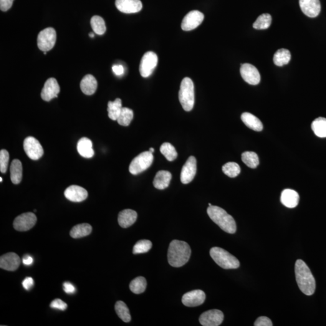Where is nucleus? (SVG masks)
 <instances>
[{
	"label": "nucleus",
	"mask_w": 326,
	"mask_h": 326,
	"mask_svg": "<svg viewBox=\"0 0 326 326\" xmlns=\"http://www.w3.org/2000/svg\"><path fill=\"white\" fill-rule=\"evenodd\" d=\"M295 277L301 291L307 295L314 294L316 282L309 267L302 260H297L295 265Z\"/></svg>",
	"instance_id": "f257e3e1"
},
{
	"label": "nucleus",
	"mask_w": 326,
	"mask_h": 326,
	"mask_svg": "<svg viewBox=\"0 0 326 326\" xmlns=\"http://www.w3.org/2000/svg\"><path fill=\"white\" fill-rule=\"evenodd\" d=\"M191 249L186 242L173 240L169 245L168 258L169 264L173 267L184 266L191 256Z\"/></svg>",
	"instance_id": "f03ea898"
},
{
	"label": "nucleus",
	"mask_w": 326,
	"mask_h": 326,
	"mask_svg": "<svg viewBox=\"0 0 326 326\" xmlns=\"http://www.w3.org/2000/svg\"><path fill=\"white\" fill-rule=\"evenodd\" d=\"M207 214L210 218L222 230L230 234H234L236 232L237 230L236 222L233 217L227 213L223 209L217 206H209L207 209Z\"/></svg>",
	"instance_id": "7ed1b4c3"
},
{
	"label": "nucleus",
	"mask_w": 326,
	"mask_h": 326,
	"mask_svg": "<svg viewBox=\"0 0 326 326\" xmlns=\"http://www.w3.org/2000/svg\"><path fill=\"white\" fill-rule=\"evenodd\" d=\"M210 254L214 261L222 268L225 269H237L240 267L239 260L221 248H212Z\"/></svg>",
	"instance_id": "20e7f679"
},
{
	"label": "nucleus",
	"mask_w": 326,
	"mask_h": 326,
	"mask_svg": "<svg viewBox=\"0 0 326 326\" xmlns=\"http://www.w3.org/2000/svg\"><path fill=\"white\" fill-rule=\"evenodd\" d=\"M179 100L184 110H192L194 104V89L193 82L189 77H185L182 80Z\"/></svg>",
	"instance_id": "39448f33"
},
{
	"label": "nucleus",
	"mask_w": 326,
	"mask_h": 326,
	"mask_svg": "<svg viewBox=\"0 0 326 326\" xmlns=\"http://www.w3.org/2000/svg\"><path fill=\"white\" fill-rule=\"evenodd\" d=\"M153 153L150 151L144 152L134 158L129 168L130 173L136 175L147 170L153 163Z\"/></svg>",
	"instance_id": "423d86ee"
},
{
	"label": "nucleus",
	"mask_w": 326,
	"mask_h": 326,
	"mask_svg": "<svg viewBox=\"0 0 326 326\" xmlns=\"http://www.w3.org/2000/svg\"><path fill=\"white\" fill-rule=\"evenodd\" d=\"M57 41V32L52 27H48L39 32L38 36V46L43 52L50 51Z\"/></svg>",
	"instance_id": "0eeeda50"
},
{
	"label": "nucleus",
	"mask_w": 326,
	"mask_h": 326,
	"mask_svg": "<svg viewBox=\"0 0 326 326\" xmlns=\"http://www.w3.org/2000/svg\"><path fill=\"white\" fill-rule=\"evenodd\" d=\"M158 64L157 55L153 52H148L143 55L140 65L141 77H148L155 70Z\"/></svg>",
	"instance_id": "6e6552de"
},
{
	"label": "nucleus",
	"mask_w": 326,
	"mask_h": 326,
	"mask_svg": "<svg viewBox=\"0 0 326 326\" xmlns=\"http://www.w3.org/2000/svg\"><path fill=\"white\" fill-rule=\"evenodd\" d=\"M24 150L27 155L33 160H38L42 157L44 150L37 139L28 136L24 141Z\"/></svg>",
	"instance_id": "1a4fd4ad"
},
{
	"label": "nucleus",
	"mask_w": 326,
	"mask_h": 326,
	"mask_svg": "<svg viewBox=\"0 0 326 326\" xmlns=\"http://www.w3.org/2000/svg\"><path fill=\"white\" fill-rule=\"evenodd\" d=\"M37 217L32 212L24 213L17 216L14 220V227L19 231H26L32 229L36 224Z\"/></svg>",
	"instance_id": "9d476101"
},
{
	"label": "nucleus",
	"mask_w": 326,
	"mask_h": 326,
	"mask_svg": "<svg viewBox=\"0 0 326 326\" xmlns=\"http://www.w3.org/2000/svg\"><path fill=\"white\" fill-rule=\"evenodd\" d=\"M224 313L217 309L210 310L201 314L199 323L204 326H218L224 320Z\"/></svg>",
	"instance_id": "9b49d317"
},
{
	"label": "nucleus",
	"mask_w": 326,
	"mask_h": 326,
	"mask_svg": "<svg viewBox=\"0 0 326 326\" xmlns=\"http://www.w3.org/2000/svg\"><path fill=\"white\" fill-rule=\"evenodd\" d=\"M204 15L198 11H192L184 18L181 23L182 29L184 31H191L196 29L203 22Z\"/></svg>",
	"instance_id": "f8f14e48"
},
{
	"label": "nucleus",
	"mask_w": 326,
	"mask_h": 326,
	"mask_svg": "<svg viewBox=\"0 0 326 326\" xmlns=\"http://www.w3.org/2000/svg\"><path fill=\"white\" fill-rule=\"evenodd\" d=\"M197 171L196 160L193 156L188 158L182 168L181 181L184 184L190 183L196 175Z\"/></svg>",
	"instance_id": "ddd939ff"
},
{
	"label": "nucleus",
	"mask_w": 326,
	"mask_h": 326,
	"mask_svg": "<svg viewBox=\"0 0 326 326\" xmlns=\"http://www.w3.org/2000/svg\"><path fill=\"white\" fill-rule=\"evenodd\" d=\"M241 75L245 82L250 85H256L260 82V75L256 67L250 64H244L241 65Z\"/></svg>",
	"instance_id": "4468645a"
},
{
	"label": "nucleus",
	"mask_w": 326,
	"mask_h": 326,
	"mask_svg": "<svg viewBox=\"0 0 326 326\" xmlns=\"http://www.w3.org/2000/svg\"><path fill=\"white\" fill-rule=\"evenodd\" d=\"M206 294L201 290H194L186 293L182 298V303L188 307H196L200 306L206 300Z\"/></svg>",
	"instance_id": "2eb2a0df"
},
{
	"label": "nucleus",
	"mask_w": 326,
	"mask_h": 326,
	"mask_svg": "<svg viewBox=\"0 0 326 326\" xmlns=\"http://www.w3.org/2000/svg\"><path fill=\"white\" fill-rule=\"evenodd\" d=\"M115 4L118 11L125 14L137 13L143 7L140 0H115Z\"/></svg>",
	"instance_id": "dca6fc26"
},
{
	"label": "nucleus",
	"mask_w": 326,
	"mask_h": 326,
	"mask_svg": "<svg viewBox=\"0 0 326 326\" xmlns=\"http://www.w3.org/2000/svg\"><path fill=\"white\" fill-rule=\"evenodd\" d=\"M60 92V87L55 78H50L45 82L41 92V97L43 100L49 102L55 97Z\"/></svg>",
	"instance_id": "f3484780"
},
{
	"label": "nucleus",
	"mask_w": 326,
	"mask_h": 326,
	"mask_svg": "<svg viewBox=\"0 0 326 326\" xmlns=\"http://www.w3.org/2000/svg\"><path fill=\"white\" fill-rule=\"evenodd\" d=\"M21 259L14 252H9L2 255L0 258V267L9 271H14L21 264Z\"/></svg>",
	"instance_id": "a211bd4d"
},
{
	"label": "nucleus",
	"mask_w": 326,
	"mask_h": 326,
	"mask_svg": "<svg viewBox=\"0 0 326 326\" xmlns=\"http://www.w3.org/2000/svg\"><path fill=\"white\" fill-rule=\"evenodd\" d=\"M299 4L303 14L307 17L315 18L320 13V0H299Z\"/></svg>",
	"instance_id": "6ab92c4d"
},
{
	"label": "nucleus",
	"mask_w": 326,
	"mask_h": 326,
	"mask_svg": "<svg viewBox=\"0 0 326 326\" xmlns=\"http://www.w3.org/2000/svg\"><path fill=\"white\" fill-rule=\"evenodd\" d=\"M64 195L70 201L80 203L87 198L88 192L82 187L73 185L65 191Z\"/></svg>",
	"instance_id": "aec40b11"
},
{
	"label": "nucleus",
	"mask_w": 326,
	"mask_h": 326,
	"mask_svg": "<svg viewBox=\"0 0 326 326\" xmlns=\"http://www.w3.org/2000/svg\"><path fill=\"white\" fill-rule=\"evenodd\" d=\"M280 201L288 208H295L299 203V194L296 191L291 189H285L282 192Z\"/></svg>",
	"instance_id": "412c9836"
},
{
	"label": "nucleus",
	"mask_w": 326,
	"mask_h": 326,
	"mask_svg": "<svg viewBox=\"0 0 326 326\" xmlns=\"http://www.w3.org/2000/svg\"><path fill=\"white\" fill-rule=\"evenodd\" d=\"M137 219V213L131 209H126L118 214V222L122 228H128L135 223Z\"/></svg>",
	"instance_id": "4be33fe9"
},
{
	"label": "nucleus",
	"mask_w": 326,
	"mask_h": 326,
	"mask_svg": "<svg viewBox=\"0 0 326 326\" xmlns=\"http://www.w3.org/2000/svg\"><path fill=\"white\" fill-rule=\"evenodd\" d=\"M80 89L85 95L90 96L94 94L97 88V82L92 75H87L83 77L80 82Z\"/></svg>",
	"instance_id": "5701e85b"
},
{
	"label": "nucleus",
	"mask_w": 326,
	"mask_h": 326,
	"mask_svg": "<svg viewBox=\"0 0 326 326\" xmlns=\"http://www.w3.org/2000/svg\"><path fill=\"white\" fill-rule=\"evenodd\" d=\"M77 150L80 155L84 158H92L95 155L92 141L88 138L83 137L80 139L77 143Z\"/></svg>",
	"instance_id": "b1692460"
},
{
	"label": "nucleus",
	"mask_w": 326,
	"mask_h": 326,
	"mask_svg": "<svg viewBox=\"0 0 326 326\" xmlns=\"http://www.w3.org/2000/svg\"><path fill=\"white\" fill-rule=\"evenodd\" d=\"M172 179V174L169 171H160L156 173L153 181L154 187L159 190L168 188Z\"/></svg>",
	"instance_id": "393cba45"
},
{
	"label": "nucleus",
	"mask_w": 326,
	"mask_h": 326,
	"mask_svg": "<svg viewBox=\"0 0 326 326\" xmlns=\"http://www.w3.org/2000/svg\"><path fill=\"white\" fill-rule=\"evenodd\" d=\"M241 119L245 125L251 130L256 131H262L263 125L261 121L252 114L249 113L242 114Z\"/></svg>",
	"instance_id": "a878e982"
},
{
	"label": "nucleus",
	"mask_w": 326,
	"mask_h": 326,
	"mask_svg": "<svg viewBox=\"0 0 326 326\" xmlns=\"http://www.w3.org/2000/svg\"><path fill=\"white\" fill-rule=\"evenodd\" d=\"M92 231V226L88 224L83 223L73 227L72 230L70 232V234L73 238L79 239L88 236Z\"/></svg>",
	"instance_id": "bb28decb"
},
{
	"label": "nucleus",
	"mask_w": 326,
	"mask_h": 326,
	"mask_svg": "<svg viewBox=\"0 0 326 326\" xmlns=\"http://www.w3.org/2000/svg\"><path fill=\"white\" fill-rule=\"evenodd\" d=\"M10 171L12 183L14 184L21 183L22 178V166L21 161L17 159L12 161Z\"/></svg>",
	"instance_id": "cd10ccee"
},
{
	"label": "nucleus",
	"mask_w": 326,
	"mask_h": 326,
	"mask_svg": "<svg viewBox=\"0 0 326 326\" xmlns=\"http://www.w3.org/2000/svg\"><path fill=\"white\" fill-rule=\"evenodd\" d=\"M122 108V100L120 98H116L114 102L110 101L108 104V117L111 120H117Z\"/></svg>",
	"instance_id": "c85d7f7f"
},
{
	"label": "nucleus",
	"mask_w": 326,
	"mask_h": 326,
	"mask_svg": "<svg viewBox=\"0 0 326 326\" xmlns=\"http://www.w3.org/2000/svg\"><path fill=\"white\" fill-rule=\"evenodd\" d=\"M290 58H291V55L289 50L282 49L277 50L275 53L273 60L277 66L282 67L289 62Z\"/></svg>",
	"instance_id": "c756f323"
},
{
	"label": "nucleus",
	"mask_w": 326,
	"mask_h": 326,
	"mask_svg": "<svg viewBox=\"0 0 326 326\" xmlns=\"http://www.w3.org/2000/svg\"><path fill=\"white\" fill-rule=\"evenodd\" d=\"M312 130L315 134L320 138L326 137V118L318 117L313 121Z\"/></svg>",
	"instance_id": "7c9ffc66"
},
{
	"label": "nucleus",
	"mask_w": 326,
	"mask_h": 326,
	"mask_svg": "<svg viewBox=\"0 0 326 326\" xmlns=\"http://www.w3.org/2000/svg\"><path fill=\"white\" fill-rule=\"evenodd\" d=\"M147 282L145 277H138L131 282L130 288L134 294H140L145 291Z\"/></svg>",
	"instance_id": "2f4dec72"
},
{
	"label": "nucleus",
	"mask_w": 326,
	"mask_h": 326,
	"mask_svg": "<svg viewBox=\"0 0 326 326\" xmlns=\"http://www.w3.org/2000/svg\"><path fill=\"white\" fill-rule=\"evenodd\" d=\"M115 312L117 313L118 317L122 319L124 322L129 323L131 320L130 310H129L127 306L122 301H118L115 303Z\"/></svg>",
	"instance_id": "473e14b6"
},
{
	"label": "nucleus",
	"mask_w": 326,
	"mask_h": 326,
	"mask_svg": "<svg viewBox=\"0 0 326 326\" xmlns=\"http://www.w3.org/2000/svg\"><path fill=\"white\" fill-rule=\"evenodd\" d=\"M242 160L250 168H256L259 164L258 155L253 152H245L242 154Z\"/></svg>",
	"instance_id": "72a5a7b5"
},
{
	"label": "nucleus",
	"mask_w": 326,
	"mask_h": 326,
	"mask_svg": "<svg viewBox=\"0 0 326 326\" xmlns=\"http://www.w3.org/2000/svg\"><path fill=\"white\" fill-rule=\"evenodd\" d=\"M91 26L95 34L102 35L106 32V26L104 19L99 16L93 17L91 19Z\"/></svg>",
	"instance_id": "f704fd0d"
},
{
	"label": "nucleus",
	"mask_w": 326,
	"mask_h": 326,
	"mask_svg": "<svg viewBox=\"0 0 326 326\" xmlns=\"http://www.w3.org/2000/svg\"><path fill=\"white\" fill-rule=\"evenodd\" d=\"M160 152L169 161H173L178 156L175 147L169 143H164L160 147Z\"/></svg>",
	"instance_id": "c9c22d12"
},
{
	"label": "nucleus",
	"mask_w": 326,
	"mask_h": 326,
	"mask_svg": "<svg viewBox=\"0 0 326 326\" xmlns=\"http://www.w3.org/2000/svg\"><path fill=\"white\" fill-rule=\"evenodd\" d=\"M272 18L268 14H264L258 17L253 24V27L257 30L268 29L271 26Z\"/></svg>",
	"instance_id": "e433bc0d"
},
{
	"label": "nucleus",
	"mask_w": 326,
	"mask_h": 326,
	"mask_svg": "<svg viewBox=\"0 0 326 326\" xmlns=\"http://www.w3.org/2000/svg\"><path fill=\"white\" fill-rule=\"evenodd\" d=\"M133 117L134 113L132 110L128 108H122L117 121L121 126H128L130 125Z\"/></svg>",
	"instance_id": "4c0bfd02"
},
{
	"label": "nucleus",
	"mask_w": 326,
	"mask_h": 326,
	"mask_svg": "<svg viewBox=\"0 0 326 326\" xmlns=\"http://www.w3.org/2000/svg\"><path fill=\"white\" fill-rule=\"evenodd\" d=\"M222 171L226 175L230 178H235L241 173V168L236 163L229 162L222 166Z\"/></svg>",
	"instance_id": "58836bf2"
},
{
	"label": "nucleus",
	"mask_w": 326,
	"mask_h": 326,
	"mask_svg": "<svg viewBox=\"0 0 326 326\" xmlns=\"http://www.w3.org/2000/svg\"><path fill=\"white\" fill-rule=\"evenodd\" d=\"M153 244L148 240H141L134 245L133 248V254H138L147 252L151 249Z\"/></svg>",
	"instance_id": "ea45409f"
},
{
	"label": "nucleus",
	"mask_w": 326,
	"mask_h": 326,
	"mask_svg": "<svg viewBox=\"0 0 326 326\" xmlns=\"http://www.w3.org/2000/svg\"><path fill=\"white\" fill-rule=\"evenodd\" d=\"M9 160L8 152L5 150L0 151V171L2 173H6Z\"/></svg>",
	"instance_id": "a19ab883"
},
{
	"label": "nucleus",
	"mask_w": 326,
	"mask_h": 326,
	"mask_svg": "<svg viewBox=\"0 0 326 326\" xmlns=\"http://www.w3.org/2000/svg\"><path fill=\"white\" fill-rule=\"evenodd\" d=\"M50 307L60 310H66L67 305L60 299H55L50 303Z\"/></svg>",
	"instance_id": "79ce46f5"
},
{
	"label": "nucleus",
	"mask_w": 326,
	"mask_h": 326,
	"mask_svg": "<svg viewBox=\"0 0 326 326\" xmlns=\"http://www.w3.org/2000/svg\"><path fill=\"white\" fill-rule=\"evenodd\" d=\"M255 326H272V323L269 318L267 317H260L257 318L254 323Z\"/></svg>",
	"instance_id": "37998d69"
},
{
	"label": "nucleus",
	"mask_w": 326,
	"mask_h": 326,
	"mask_svg": "<svg viewBox=\"0 0 326 326\" xmlns=\"http://www.w3.org/2000/svg\"><path fill=\"white\" fill-rule=\"evenodd\" d=\"M14 1V0H0V9H1V11L3 12L8 11L9 9H11L12 4H13Z\"/></svg>",
	"instance_id": "c03bdc74"
},
{
	"label": "nucleus",
	"mask_w": 326,
	"mask_h": 326,
	"mask_svg": "<svg viewBox=\"0 0 326 326\" xmlns=\"http://www.w3.org/2000/svg\"><path fill=\"white\" fill-rule=\"evenodd\" d=\"M63 288H64V291L68 294H74L76 292L75 287L70 282H65L63 285Z\"/></svg>",
	"instance_id": "a18cd8bd"
},
{
	"label": "nucleus",
	"mask_w": 326,
	"mask_h": 326,
	"mask_svg": "<svg viewBox=\"0 0 326 326\" xmlns=\"http://www.w3.org/2000/svg\"><path fill=\"white\" fill-rule=\"evenodd\" d=\"M25 289L30 290L34 285V279L32 277H27L22 283Z\"/></svg>",
	"instance_id": "49530a36"
},
{
	"label": "nucleus",
	"mask_w": 326,
	"mask_h": 326,
	"mask_svg": "<svg viewBox=\"0 0 326 326\" xmlns=\"http://www.w3.org/2000/svg\"><path fill=\"white\" fill-rule=\"evenodd\" d=\"M113 72L117 76H121L125 73V69L122 65H115L113 67Z\"/></svg>",
	"instance_id": "de8ad7c7"
},
{
	"label": "nucleus",
	"mask_w": 326,
	"mask_h": 326,
	"mask_svg": "<svg viewBox=\"0 0 326 326\" xmlns=\"http://www.w3.org/2000/svg\"><path fill=\"white\" fill-rule=\"evenodd\" d=\"M33 262H34V259H33L32 257L29 256V255H26L23 257V259H22V263H23L24 265H27V266L31 265Z\"/></svg>",
	"instance_id": "09e8293b"
},
{
	"label": "nucleus",
	"mask_w": 326,
	"mask_h": 326,
	"mask_svg": "<svg viewBox=\"0 0 326 326\" xmlns=\"http://www.w3.org/2000/svg\"><path fill=\"white\" fill-rule=\"evenodd\" d=\"M89 36H90L91 38H94V37H95V34H94V33H90V34H89Z\"/></svg>",
	"instance_id": "8fccbe9b"
},
{
	"label": "nucleus",
	"mask_w": 326,
	"mask_h": 326,
	"mask_svg": "<svg viewBox=\"0 0 326 326\" xmlns=\"http://www.w3.org/2000/svg\"><path fill=\"white\" fill-rule=\"evenodd\" d=\"M150 151L152 153H154V151H155V150H154L153 148H151L150 149Z\"/></svg>",
	"instance_id": "3c124183"
},
{
	"label": "nucleus",
	"mask_w": 326,
	"mask_h": 326,
	"mask_svg": "<svg viewBox=\"0 0 326 326\" xmlns=\"http://www.w3.org/2000/svg\"><path fill=\"white\" fill-rule=\"evenodd\" d=\"M0 181H1V182L2 181V178H1H1H0Z\"/></svg>",
	"instance_id": "603ef678"
},
{
	"label": "nucleus",
	"mask_w": 326,
	"mask_h": 326,
	"mask_svg": "<svg viewBox=\"0 0 326 326\" xmlns=\"http://www.w3.org/2000/svg\"><path fill=\"white\" fill-rule=\"evenodd\" d=\"M44 54L46 55L47 54V52H44Z\"/></svg>",
	"instance_id": "864d4df0"
},
{
	"label": "nucleus",
	"mask_w": 326,
	"mask_h": 326,
	"mask_svg": "<svg viewBox=\"0 0 326 326\" xmlns=\"http://www.w3.org/2000/svg\"><path fill=\"white\" fill-rule=\"evenodd\" d=\"M209 206H212V205H211V203H209Z\"/></svg>",
	"instance_id": "5fc2aeb1"
}]
</instances>
